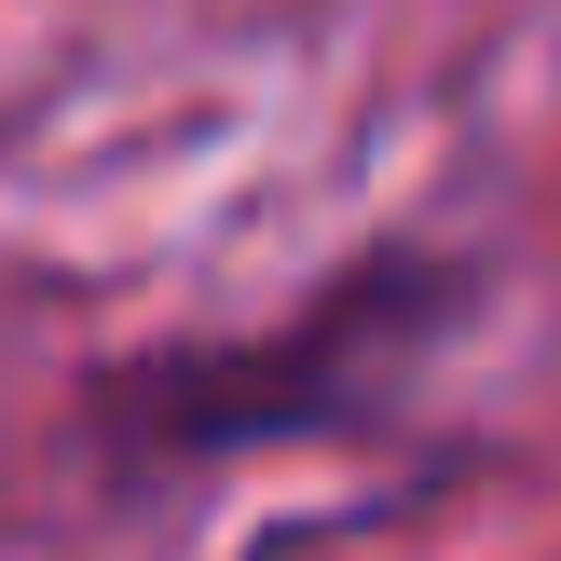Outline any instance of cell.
Returning a JSON list of instances; mask_svg holds the SVG:
<instances>
[{"label":"cell","mask_w":561,"mask_h":561,"mask_svg":"<svg viewBox=\"0 0 561 561\" xmlns=\"http://www.w3.org/2000/svg\"><path fill=\"white\" fill-rule=\"evenodd\" d=\"M480 316L466 261L438 247H370L343 261L301 316L233 329V343H151L96 370V438L124 466H233V453H301V438L383 425L453 329Z\"/></svg>","instance_id":"1"}]
</instances>
